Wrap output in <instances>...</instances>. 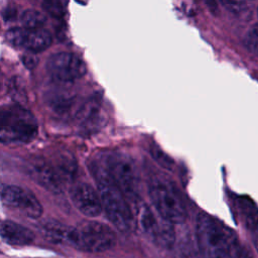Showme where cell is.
<instances>
[{"label":"cell","mask_w":258,"mask_h":258,"mask_svg":"<svg viewBox=\"0 0 258 258\" xmlns=\"http://www.w3.org/2000/svg\"><path fill=\"white\" fill-rule=\"evenodd\" d=\"M93 172L98 184V194L109 221L121 232H129L135 224L133 211L123 192L111 179L103 159L95 162Z\"/></svg>","instance_id":"obj_1"},{"label":"cell","mask_w":258,"mask_h":258,"mask_svg":"<svg viewBox=\"0 0 258 258\" xmlns=\"http://www.w3.org/2000/svg\"><path fill=\"white\" fill-rule=\"evenodd\" d=\"M196 235L204 258H233L239 252L233 231L208 214L202 213L198 216Z\"/></svg>","instance_id":"obj_2"},{"label":"cell","mask_w":258,"mask_h":258,"mask_svg":"<svg viewBox=\"0 0 258 258\" xmlns=\"http://www.w3.org/2000/svg\"><path fill=\"white\" fill-rule=\"evenodd\" d=\"M37 134L33 115L21 105L0 107V142L26 143Z\"/></svg>","instance_id":"obj_3"},{"label":"cell","mask_w":258,"mask_h":258,"mask_svg":"<svg viewBox=\"0 0 258 258\" xmlns=\"http://www.w3.org/2000/svg\"><path fill=\"white\" fill-rule=\"evenodd\" d=\"M148 196L156 213L173 224H181L187 217L185 204L177 188L166 180L154 179L148 185Z\"/></svg>","instance_id":"obj_4"},{"label":"cell","mask_w":258,"mask_h":258,"mask_svg":"<svg viewBox=\"0 0 258 258\" xmlns=\"http://www.w3.org/2000/svg\"><path fill=\"white\" fill-rule=\"evenodd\" d=\"M116 244L115 233L107 225L96 221H84L73 227L71 246L82 251L101 253Z\"/></svg>","instance_id":"obj_5"},{"label":"cell","mask_w":258,"mask_h":258,"mask_svg":"<svg viewBox=\"0 0 258 258\" xmlns=\"http://www.w3.org/2000/svg\"><path fill=\"white\" fill-rule=\"evenodd\" d=\"M102 159L117 187L125 197L134 198L139 186V174L134 160L129 155L121 152L110 153Z\"/></svg>","instance_id":"obj_6"},{"label":"cell","mask_w":258,"mask_h":258,"mask_svg":"<svg viewBox=\"0 0 258 258\" xmlns=\"http://www.w3.org/2000/svg\"><path fill=\"white\" fill-rule=\"evenodd\" d=\"M137 223L141 231L155 244L169 248L174 243V230L171 223L143 205L137 211Z\"/></svg>","instance_id":"obj_7"},{"label":"cell","mask_w":258,"mask_h":258,"mask_svg":"<svg viewBox=\"0 0 258 258\" xmlns=\"http://www.w3.org/2000/svg\"><path fill=\"white\" fill-rule=\"evenodd\" d=\"M49 76L58 82H73L81 79L87 72L84 60L77 54L68 51L56 52L46 61Z\"/></svg>","instance_id":"obj_8"},{"label":"cell","mask_w":258,"mask_h":258,"mask_svg":"<svg viewBox=\"0 0 258 258\" xmlns=\"http://www.w3.org/2000/svg\"><path fill=\"white\" fill-rule=\"evenodd\" d=\"M0 199L2 203L31 219L42 215V206L36 197L29 190L14 184L0 185Z\"/></svg>","instance_id":"obj_9"},{"label":"cell","mask_w":258,"mask_h":258,"mask_svg":"<svg viewBox=\"0 0 258 258\" xmlns=\"http://www.w3.org/2000/svg\"><path fill=\"white\" fill-rule=\"evenodd\" d=\"M6 37L9 43L12 45L23 47L31 52H39L45 50L52 41L50 33L43 28H13L7 31Z\"/></svg>","instance_id":"obj_10"},{"label":"cell","mask_w":258,"mask_h":258,"mask_svg":"<svg viewBox=\"0 0 258 258\" xmlns=\"http://www.w3.org/2000/svg\"><path fill=\"white\" fill-rule=\"evenodd\" d=\"M70 198L75 207L87 217H97L103 211L98 191L86 182L74 184L70 188Z\"/></svg>","instance_id":"obj_11"},{"label":"cell","mask_w":258,"mask_h":258,"mask_svg":"<svg viewBox=\"0 0 258 258\" xmlns=\"http://www.w3.org/2000/svg\"><path fill=\"white\" fill-rule=\"evenodd\" d=\"M29 172L31 178L47 190L54 194L62 191V177L53 165L47 164L44 161H37L32 163Z\"/></svg>","instance_id":"obj_12"},{"label":"cell","mask_w":258,"mask_h":258,"mask_svg":"<svg viewBox=\"0 0 258 258\" xmlns=\"http://www.w3.org/2000/svg\"><path fill=\"white\" fill-rule=\"evenodd\" d=\"M0 237L11 246H26L34 241L33 232L18 223L10 220L0 221Z\"/></svg>","instance_id":"obj_13"},{"label":"cell","mask_w":258,"mask_h":258,"mask_svg":"<svg viewBox=\"0 0 258 258\" xmlns=\"http://www.w3.org/2000/svg\"><path fill=\"white\" fill-rule=\"evenodd\" d=\"M41 232L43 237L50 243L71 246L73 227L55 220H48L41 225Z\"/></svg>","instance_id":"obj_14"},{"label":"cell","mask_w":258,"mask_h":258,"mask_svg":"<svg viewBox=\"0 0 258 258\" xmlns=\"http://www.w3.org/2000/svg\"><path fill=\"white\" fill-rule=\"evenodd\" d=\"M235 206L240 220L249 230L258 228V207L247 196H238L235 200Z\"/></svg>","instance_id":"obj_15"},{"label":"cell","mask_w":258,"mask_h":258,"mask_svg":"<svg viewBox=\"0 0 258 258\" xmlns=\"http://www.w3.org/2000/svg\"><path fill=\"white\" fill-rule=\"evenodd\" d=\"M20 20L23 25V28L40 29L42 28V25L45 23L46 18L41 12L37 10L27 9L21 14Z\"/></svg>","instance_id":"obj_16"},{"label":"cell","mask_w":258,"mask_h":258,"mask_svg":"<svg viewBox=\"0 0 258 258\" xmlns=\"http://www.w3.org/2000/svg\"><path fill=\"white\" fill-rule=\"evenodd\" d=\"M9 94L11 98L18 104H24L27 100L24 86L19 78L14 77L9 82Z\"/></svg>","instance_id":"obj_17"},{"label":"cell","mask_w":258,"mask_h":258,"mask_svg":"<svg viewBox=\"0 0 258 258\" xmlns=\"http://www.w3.org/2000/svg\"><path fill=\"white\" fill-rule=\"evenodd\" d=\"M43 9L54 17H59L63 14V6L60 2L56 1H45L42 3Z\"/></svg>","instance_id":"obj_18"},{"label":"cell","mask_w":258,"mask_h":258,"mask_svg":"<svg viewBox=\"0 0 258 258\" xmlns=\"http://www.w3.org/2000/svg\"><path fill=\"white\" fill-rule=\"evenodd\" d=\"M246 44L251 50L258 53V24L254 25L248 31L246 36Z\"/></svg>","instance_id":"obj_19"},{"label":"cell","mask_w":258,"mask_h":258,"mask_svg":"<svg viewBox=\"0 0 258 258\" xmlns=\"http://www.w3.org/2000/svg\"><path fill=\"white\" fill-rule=\"evenodd\" d=\"M23 62L25 63L26 67H28V68H33V67H35V64H36L37 59H36V57H34L32 54H26V55L23 57Z\"/></svg>","instance_id":"obj_20"},{"label":"cell","mask_w":258,"mask_h":258,"mask_svg":"<svg viewBox=\"0 0 258 258\" xmlns=\"http://www.w3.org/2000/svg\"><path fill=\"white\" fill-rule=\"evenodd\" d=\"M253 243H254V246H255V248H256V250L258 252V233L255 234V236L253 238Z\"/></svg>","instance_id":"obj_21"},{"label":"cell","mask_w":258,"mask_h":258,"mask_svg":"<svg viewBox=\"0 0 258 258\" xmlns=\"http://www.w3.org/2000/svg\"><path fill=\"white\" fill-rule=\"evenodd\" d=\"M238 258H250V257H249V256H247L246 254H244V253H241V252H240V254H239Z\"/></svg>","instance_id":"obj_22"},{"label":"cell","mask_w":258,"mask_h":258,"mask_svg":"<svg viewBox=\"0 0 258 258\" xmlns=\"http://www.w3.org/2000/svg\"><path fill=\"white\" fill-rule=\"evenodd\" d=\"M257 14H258V8H257Z\"/></svg>","instance_id":"obj_23"},{"label":"cell","mask_w":258,"mask_h":258,"mask_svg":"<svg viewBox=\"0 0 258 258\" xmlns=\"http://www.w3.org/2000/svg\"><path fill=\"white\" fill-rule=\"evenodd\" d=\"M226 258H230V257H226Z\"/></svg>","instance_id":"obj_24"}]
</instances>
